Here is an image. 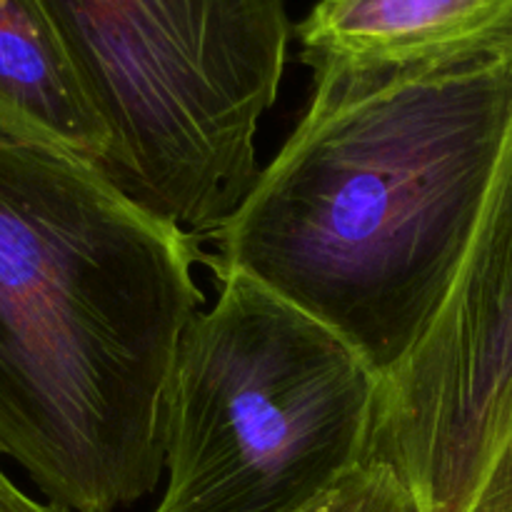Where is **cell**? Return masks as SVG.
Here are the masks:
<instances>
[{"instance_id":"7","label":"cell","mask_w":512,"mask_h":512,"mask_svg":"<svg viewBox=\"0 0 512 512\" xmlns=\"http://www.w3.org/2000/svg\"><path fill=\"white\" fill-rule=\"evenodd\" d=\"M508 18L512 0H320L295 33L310 65L428 53Z\"/></svg>"},{"instance_id":"9","label":"cell","mask_w":512,"mask_h":512,"mask_svg":"<svg viewBox=\"0 0 512 512\" xmlns=\"http://www.w3.org/2000/svg\"><path fill=\"white\" fill-rule=\"evenodd\" d=\"M473 512H512V435L495 460Z\"/></svg>"},{"instance_id":"10","label":"cell","mask_w":512,"mask_h":512,"mask_svg":"<svg viewBox=\"0 0 512 512\" xmlns=\"http://www.w3.org/2000/svg\"><path fill=\"white\" fill-rule=\"evenodd\" d=\"M0 512H70L48 500L30 498L0 465Z\"/></svg>"},{"instance_id":"2","label":"cell","mask_w":512,"mask_h":512,"mask_svg":"<svg viewBox=\"0 0 512 512\" xmlns=\"http://www.w3.org/2000/svg\"><path fill=\"white\" fill-rule=\"evenodd\" d=\"M198 260L93 163L0 133V458L48 503L113 512L155 490Z\"/></svg>"},{"instance_id":"5","label":"cell","mask_w":512,"mask_h":512,"mask_svg":"<svg viewBox=\"0 0 512 512\" xmlns=\"http://www.w3.org/2000/svg\"><path fill=\"white\" fill-rule=\"evenodd\" d=\"M512 435V158L448 300L383 378L370 458L408 480L423 512H473Z\"/></svg>"},{"instance_id":"6","label":"cell","mask_w":512,"mask_h":512,"mask_svg":"<svg viewBox=\"0 0 512 512\" xmlns=\"http://www.w3.org/2000/svg\"><path fill=\"white\" fill-rule=\"evenodd\" d=\"M0 133L108 163V128L40 0H0Z\"/></svg>"},{"instance_id":"3","label":"cell","mask_w":512,"mask_h":512,"mask_svg":"<svg viewBox=\"0 0 512 512\" xmlns=\"http://www.w3.org/2000/svg\"><path fill=\"white\" fill-rule=\"evenodd\" d=\"M110 133L100 173L148 213L210 240L258 178L288 0H40Z\"/></svg>"},{"instance_id":"1","label":"cell","mask_w":512,"mask_h":512,"mask_svg":"<svg viewBox=\"0 0 512 512\" xmlns=\"http://www.w3.org/2000/svg\"><path fill=\"white\" fill-rule=\"evenodd\" d=\"M310 68L303 118L210 238V265L388 378L438 318L512 158V18L428 53Z\"/></svg>"},{"instance_id":"4","label":"cell","mask_w":512,"mask_h":512,"mask_svg":"<svg viewBox=\"0 0 512 512\" xmlns=\"http://www.w3.org/2000/svg\"><path fill=\"white\" fill-rule=\"evenodd\" d=\"M218 278L175 353L155 512H298L370 458L383 378L253 278Z\"/></svg>"},{"instance_id":"8","label":"cell","mask_w":512,"mask_h":512,"mask_svg":"<svg viewBox=\"0 0 512 512\" xmlns=\"http://www.w3.org/2000/svg\"><path fill=\"white\" fill-rule=\"evenodd\" d=\"M298 512H423L393 463L368 458Z\"/></svg>"}]
</instances>
